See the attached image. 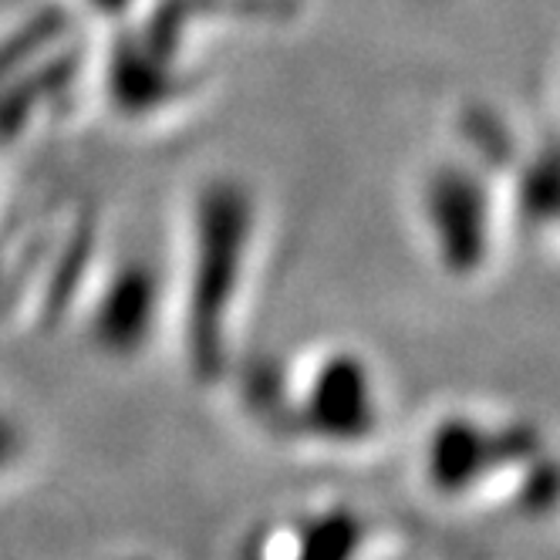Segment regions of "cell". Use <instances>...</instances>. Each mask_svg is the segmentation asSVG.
I'll return each mask as SVG.
<instances>
[{
  "label": "cell",
  "mask_w": 560,
  "mask_h": 560,
  "mask_svg": "<svg viewBox=\"0 0 560 560\" xmlns=\"http://www.w3.org/2000/svg\"><path fill=\"white\" fill-rule=\"evenodd\" d=\"M264 419L280 435L322 453H362L388 425L385 388L362 354L325 351L298 362L273 388Z\"/></svg>",
  "instance_id": "1"
},
{
  "label": "cell",
  "mask_w": 560,
  "mask_h": 560,
  "mask_svg": "<svg viewBox=\"0 0 560 560\" xmlns=\"http://www.w3.org/2000/svg\"><path fill=\"white\" fill-rule=\"evenodd\" d=\"M553 456L544 435L527 422H510L483 412H450L425 435L422 472L432 497L456 506L513 503V476L534 472L560 479V463H534Z\"/></svg>",
  "instance_id": "2"
},
{
  "label": "cell",
  "mask_w": 560,
  "mask_h": 560,
  "mask_svg": "<svg viewBox=\"0 0 560 560\" xmlns=\"http://www.w3.org/2000/svg\"><path fill=\"white\" fill-rule=\"evenodd\" d=\"M382 540L385 530L375 516L331 503L260 524L240 550V560H372Z\"/></svg>",
  "instance_id": "3"
},
{
  "label": "cell",
  "mask_w": 560,
  "mask_h": 560,
  "mask_svg": "<svg viewBox=\"0 0 560 560\" xmlns=\"http://www.w3.org/2000/svg\"><path fill=\"white\" fill-rule=\"evenodd\" d=\"M31 456V439L21 429V422L8 412H0V483L8 479L27 463Z\"/></svg>",
  "instance_id": "4"
}]
</instances>
